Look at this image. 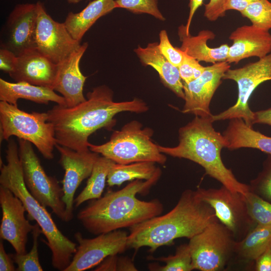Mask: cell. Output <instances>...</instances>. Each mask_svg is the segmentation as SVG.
Wrapping results in <instances>:
<instances>
[{"label":"cell","mask_w":271,"mask_h":271,"mask_svg":"<svg viewBox=\"0 0 271 271\" xmlns=\"http://www.w3.org/2000/svg\"><path fill=\"white\" fill-rule=\"evenodd\" d=\"M216 221L213 209L197 190L187 189L171 211L130 227L127 247L138 250L148 246L153 253L161 246L172 245L176 239H190Z\"/></svg>","instance_id":"3"},{"label":"cell","mask_w":271,"mask_h":271,"mask_svg":"<svg viewBox=\"0 0 271 271\" xmlns=\"http://www.w3.org/2000/svg\"><path fill=\"white\" fill-rule=\"evenodd\" d=\"M158 43L162 54L171 64L178 67L183 60L184 52L172 45L166 30L160 31Z\"/></svg>","instance_id":"36"},{"label":"cell","mask_w":271,"mask_h":271,"mask_svg":"<svg viewBox=\"0 0 271 271\" xmlns=\"http://www.w3.org/2000/svg\"><path fill=\"white\" fill-rule=\"evenodd\" d=\"M36 49L58 64L81 45L71 36L63 23L58 22L46 12L43 4L37 3Z\"/></svg>","instance_id":"13"},{"label":"cell","mask_w":271,"mask_h":271,"mask_svg":"<svg viewBox=\"0 0 271 271\" xmlns=\"http://www.w3.org/2000/svg\"><path fill=\"white\" fill-rule=\"evenodd\" d=\"M58 71V64L35 49L17 56L15 67L9 74L16 82H25L54 90Z\"/></svg>","instance_id":"18"},{"label":"cell","mask_w":271,"mask_h":271,"mask_svg":"<svg viewBox=\"0 0 271 271\" xmlns=\"http://www.w3.org/2000/svg\"><path fill=\"white\" fill-rule=\"evenodd\" d=\"M183 82L188 83L198 78L204 72L205 67L199 61L184 52V58L178 67Z\"/></svg>","instance_id":"35"},{"label":"cell","mask_w":271,"mask_h":271,"mask_svg":"<svg viewBox=\"0 0 271 271\" xmlns=\"http://www.w3.org/2000/svg\"><path fill=\"white\" fill-rule=\"evenodd\" d=\"M203 3V0H189V13L185 27V31L187 34H190V27L194 17V15L198 9L200 7Z\"/></svg>","instance_id":"44"},{"label":"cell","mask_w":271,"mask_h":271,"mask_svg":"<svg viewBox=\"0 0 271 271\" xmlns=\"http://www.w3.org/2000/svg\"><path fill=\"white\" fill-rule=\"evenodd\" d=\"M42 231L40 226L36 223L34 224L32 232L33 235V246L29 252L24 254H11L14 262L17 265L18 271H43V269L40 263L38 252V238Z\"/></svg>","instance_id":"31"},{"label":"cell","mask_w":271,"mask_h":271,"mask_svg":"<svg viewBox=\"0 0 271 271\" xmlns=\"http://www.w3.org/2000/svg\"><path fill=\"white\" fill-rule=\"evenodd\" d=\"M0 270H16L12 256L11 254H8L5 251L3 242L2 240L0 241Z\"/></svg>","instance_id":"40"},{"label":"cell","mask_w":271,"mask_h":271,"mask_svg":"<svg viewBox=\"0 0 271 271\" xmlns=\"http://www.w3.org/2000/svg\"><path fill=\"white\" fill-rule=\"evenodd\" d=\"M128 233L116 230L84 238L80 232L75 238L78 243L77 251L64 271H83L98 265L107 257L123 252L127 247Z\"/></svg>","instance_id":"12"},{"label":"cell","mask_w":271,"mask_h":271,"mask_svg":"<svg viewBox=\"0 0 271 271\" xmlns=\"http://www.w3.org/2000/svg\"><path fill=\"white\" fill-rule=\"evenodd\" d=\"M6 153L7 163L1 165L0 185L9 189L21 200L28 213V218L36 221L47 239L45 243L52 252L53 266L64 271L77 251V244L62 233L46 208L27 189L23 178L18 145L13 139L9 141Z\"/></svg>","instance_id":"5"},{"label":"cell","mask_w":271,"mask_h":271,"mask_svg":"<svg viewBox=\"0 0 271 271\" xmlns=\"http://www.w3.org/2000/svg\"><path fill=\"white\" fill-rule=\"evenodd\" d=\"M258 0H226L225 10H235L240 13L244 10L250 4Z\"/></svg>","instance_id":"41"},{"label":"cell","mask_w":271,"mask_h":271,"mask_svg":"<svg viewBox=\"0 0 271 271\" xmlns=\"http://www.w3.org/2000/svg\"><path fill=\"white\" fill-rule=\"evenodd\" d=\"M255 123L265 124L271 126V107L254 112L253 124Z\"/></svg>","instance_id":"43"},{"label":"cell","mask_w":271,"mask_h":271,"mask_svg":"<svg viewBox=\"0 0 271 271\" xmlns=\"http://www.w3.org/2000/svg\"><path fill=\"white\" fill-rule=\"evenodd\" d=\"M32 144L28 141L18 140L19 156L25 185L42 205L50 207L58 217L66 222L62 188L55 177L47 175Z\"/></svg>","instance_id":"8"},{"label":"cell","mask_w":271,"mask_h":271,"mask_svg":"<svg viewBox=\"0 0 271 271\" xmlns=\"http://www.w3.org/2000/svg\"><path fill=\"white\" fill-rule=\"evenodd\" d=\"M235 241L228 229L218 221L210 224L190 239L188 244L194 269H223L234 253Z\"/></svg>","instance_id":"10"},{"label":"cell","mask_w":271,"mask_h":271,"mask_svg":"<svg viewBox=\"0 0 271 271\" xmlns=\"http://www.w3.org/2000/svg\"><path fill=\"white\" fill-rule=\"evenodd\" d=\"M229 68L230 64L226 61L217 62L205 67L197 79L188 83L183 82L185 104L182 112L203 117L211 116V100Z\"/></svg>","instance_id":"15"},{"label":"cell","mask_w":271,"mask_h":271,"mask_svg":"<svg viewBox=\"0 0 271 271\" xmlns=\"http://www.w3.org/2000/svg\"><path fill=\"white\" fill-rule=\"evenodd\" d=\"M255 270L271 271V245L255 260Z\"/></svg>","instance_id":"39"},{"label":"cell","mask_w":271,"mask_h":271,"mask_svg":"<svg viewBox=\"0 0 271 271\" xmlns=\"http://www.w3.org/2000/svg\"><path fill=\"white\" fill-rule=\"evenodd\" d=\"M211 116L195 118L179 130V144L174 147L158 145L163 154L192 161L205 170L206 174L233 192L245 194L249 185L240 182L223 164L221 152L226 148L223 134L214 128Z\"/></svg>","instance_id":"4"},{"label":"cell","mask_w":271,"mask_h":271,"mask_svg":"<svg viewBox=\"0 0 271 271\" xmlns=\"http://www.w3.org/2000/svg\"><path fill=\"white\" fill-rule=\"evenodd\" d=\"M115 0H93L78 13L69 12L64 23L71 36L80 42L86 32L101 17L115 9Z\"/></svg>","instance_id":"25"},{"label":"cell","mask_w":271,"mask_h":271,"mask_svg":"<svg viewBox=\"0 0 271 271\" xmlns=\"http://www.w3.org/2000/svg\"><path fill=\"white\" fill-rule=\"evenodd\" d=\"M20 99L44 104L52 101L60 105L67 106L65 98L53 89L25 82L12 83L0 78V100L18 105Z\"/></svg>","instance_id":"23"},{"label":"cell","mask_w":271,"mask_h":271,"mask_svg":"<svg viewBox=\"0 0 271 271\" xmlns=\"http://www.w3.org/2000/svg\"><path fill=\"white\" fill-rule=\"evenodd\" d=\"M158 42L149 43L134 50L142 64L153 67L158 73L164 85L177 96L184 99L183 82L177 67L171 64L162 54Z\"/></svg>","instance_id":"21"},{"label":"cell","mask_w":271,"mask_h":271,"mask_svg":"<svg viewBox=\"0 0 271 271\" xmlns=\"http://www.w3.org/2000/svg\"><path fill=\"white\" fill-rule=\"evenodd\" d=\"M0 205L2 211L1 238L8 241L16 253H26L28 235L32 233L34 225L26 219L24 205L11 191L2 185H0Z\"/></svg>","instance_id":"17"},{"label":"cell","mask_w":271,"mask_h":271,"mask_svg":"<svg viewBox=\"0 0 271 271\" xmlns=\"http://www.w3.org/2000/svg\"><path fill=\"white\" fill-rule=\"evenodd\" d=\"M248 215L256 225H271V203L251 191L243 194Z\"/></svg>","instance_id":"30"},{"label":"cell","mask_w":271,"mask_h":271,"mask_svg":"<svg viewBox=\"0 0 271 271\" xmlns=\"http://www.w3.org/2000/svg\"><path fill=\"white\" fill-rule=\"evenodd\" d=\"M150 259L164 262V265L150 263L148 268L155 271H191L194 269L189 244H182L177 247L174 255L157 258L150 257Z\"/></svg>","instance_id":"29"},{"label":"cell","mask_w":271,"mask_h":271,"mask_svg":"<svg viewBox=\"0 0 271 271\" xmlns=\"http://www.w3.org/2000/svg\"><path fill=\"white\" fill-rule=\"evenodd\" d=\"M152 162H136L127 164L114 163L107 177V185L120 186L126 181L135 180H149L153 178L160 168Z\"/></svg>","instance_id":"27"},{"label":"cell","mask_w":271,"mask_h":271,"mask_svg":"<svg viewBox=\"0 0 271 271\" xmlns=\"http://www.w3.org/2000/svg\"><path fill=\"white\" fill-rule=\"evenodd\" d=\"M0 123L3 140L17 137L35 145L45 159L54 158L53 151L57 143L54 126L48 121L46 112L29 113L18 105L1 101Z\"/></svg>","instance_id":"7"},{"label":"cell","mask_w":271,"mask_h":271,"mask_svg":"<svg viewBox=\"0 0 271 271\" xmlns=\"http://www.w3.org/2000/svg\"><path fill=\"white\" fill-rule=\"evenodd\" d=\"M222 134L226 141V148L230 150L249 148L271 155V137L254 130L247 126L242 118L230 119Z\"/></svg>","instance_id":"24"},{"label":"cell","mask_w":271,"mask_h":271,"mask_svg":"<svg viewBox=\"0 0 271 271\" xmlns=\"http://www.w3.org/2000/svg\"><path fill=\"white\" fill-rule=\"evenodd\" d=\"M117 270H138L132 261L125 256L118 257Z\"/></svg>","instance_id":"45"},{"label":"cell","mask_w":271,"mask_h":271,"mask_svg":"<svg viewBox=\"0 0 271 271\" xmlns=\"http://www.w3.org/2000/svg\"><path fill=\"white\" fill-rule=\"evenodd\" d=\"M87 47V42L83 43L58 64L54 90L59 92L65 98L66 106L72 107L86 100L83 92L87 77L81 72L80 62Z\"/></svg>","instance_id":"20"},{"label":"cell","mask_w":271,"mask_h":271,"mask_svg":"<svg viewBox=\"0 0 271 271\" xmlns=\"http://www.w3.org/2000/svg\"><path fill=\"white\" fill-rule=\"evenodd\" d=\"M17 56L12 51L5 48L0 49V69L9 74L15 65Z\"/></svg>","instance_id":"38"},{"label":"cell","mask_w":271,"mask_h":271,"mask_svg":"<svg viewBox=\"0 0 271 271\" xmlns=\"http://www.w3.org/2000/svg\"><path fill=\"white\" fill-rule=\"evenodd\" d=\"M114 163L113 161L105 157L99 156L94 163L86 185L74 199L76 207L86 201L97 199L101 197L108 174Z\"/></svg>","instance_id":"28"},{"label":"cell","mask_w":271,"mask_h":271,"mask_svg":"<svg viewBox=\"0 0 271 271\" xmlns=\"http://www.w3.org/2000/svg\"><path fill=\"white\" fill-rule=\"evenodd\" d=\"M37 17L36 3L17 5L7 20L1 47L12 51L17 56L36 49Z\"/></svg>","instance_id":"16"},{"label":"cell","mask_w":271,"mask_h":271,"mask_svg":"<svg viewBox=\"0 0 271 271\" xmlns=\"http://www.w3.org/2000/svg\"><path fill=\"white\" fill-rule=\"evenodd\" d=\"M229 39L232 42L226 60L229 64L251 57L260 59L271 52V34L253 25L237 28Z\"/></svg>","instance_id":"19"},{"label":"cell","mask_w":271,"mask_h":271,"mask_svg":"<svg viewBox=\"0 0 271 271\" xmlns=\"http://www.w3.org/2000/svg\"><path fill=\"white\" fill-rule=\"evenodd\" d=\"M69 4H76L80 3L83 0H66Z\"/></svg>","instance_id":"46"},{"label":"cell","mask_w":271,"mask_h":271,"mask_svg":"<svg viewBox=\"0 0 271 271\" xmlns=\"http://www.w3.org/2000/svg\"><path fill=\"white\" fill-rule=\"evenodd\" d=\"M223 79L234 81L238 87L236 102L227 110L216 115H212L213 121L242 118L245 124L252 127L254 112L249 106L250 97L258 85L271 80V52L254 62H251L240 68H229L224 74Z\"/></svg>","instance_id":"9"},{"label":"cell","mask_w":271,"mask_h":271,"mask_svg":"<svg viewBox=\"0 0 271 271\" xmlns=\"http://www.w3.org/2000/svg\"><path fill=\"white\" fill-rule=\"evenodd\" d=\"M117 255H110L105 258L94 269L95 270H117Z\"/></svg>","instance_id":"42"},{"label":"cell","mask_w":271,"mask_h":271,"mask_svg":"<svg viewBox=\"0 0 271 271\" xmlns=\"http://www.w3.org/2000/svg\"><path fill=\"white\" fill-rule=\"evenodd\" d=\"M142 127L139 121L132 120L120 130L114 131L106 143L99 145L89 143L88 147L92 152L117 164L152 162L164 165L167 157L152 140L153 130Z\"/></svg>","instance_id":"6"},{"label":"cell","mask_w":271,"mask_h":271,"mask_svg":"<svg viewBox=\"0 0 271 271\" xmlns=\"http://www.w3.org/2000/svg\"><path fill=\"white\" fill-rule=\"evenodd\" d=\"M113 94L107 86H97L87 93L85 101L72 107L57 104L46 112L48 121L54 126L57 144L76 151L87 150L89 137L101 128L111 129L116 114L149 109L141 99L115 102Z\"/></svg>","instance_id":"1"},{"label":"cell","mask_w":271,"mask_h":271,"mask_svg":"<svg viewBox=\"0 0 271 271\" xmlns=\"http://www.w3.org/2000/svg\"><path fill=\"white\" fill-rule=\"evenodd\" d=\"M226 0H209L205 5L204 17L210 21H215L225 15V5Z\"/></svg>","instance_id":"37"},{"label":"cell","mask_w":271,"mask_h":271,"mask_svg":"<svg viewBox=\"0 0 271 271\" xmlns=\"http://www.w3.org/2000/svg\"><path fill=\"white\" fill-rule=\"evenodd\" d=\"M161 175L160 169L149 180H135L119 190L107 192L81 209L78 219L89 232L97 235L130 228L160 215L164 206L159 200H141L136 195L147 193Z\"/></svg>","instance_id":"2"},{"label":"cell","mask_w":271,"mask_h":271,"mask_svg":"<svg viewBox=\"0 0 271 271\" xmlns=\"http://www.w3.org/2000/svg\"><path fill=\"white\" fill-rule=\"evenodd\" d=\"M197 190L235 241L242 239L256 225L247 213L243 194L223 186L219 189L198 188Z\"/></svg>","instance_id":"11"},{"label":"cell","mask_w":271,"mask_h":271,"mask_svg":"<svg viewBox=\"0 0 271 271\" xmlns=\"http://www.w3.org/2000/svg\"><path fill=\"white\" fill-rule=\"evenodd\" d=\"M271 245V225H256L242 239L235 241L234 253L241 259L255 261Z\"/></svg>","instance_id":"26"},{"label":"cell","mask_w":271,"mask_h":271,"mask_svg":"<svg viewBox=\"0 0 271 271\" xmlns=\"http://www.w3.org/2000/svg\"><path fill=\"white\" fill-rule=\"evenodd\" d=\"M178 36L182 42L180 50L198 61L214 64L227 60L229 46L224 44L218 47L211 48L207 43L215 37L214 33L208 30L200 31L196 36L187 34L185 27L178 28Z\"/></svg>","instance_id":"22"},{"label":"cell","mask_w":271,"mask_h":271,"mask_svg":"<svg viewBox=\"0 0 271 271\" xmlns=\"http://www.w3.org/2000/svg\"><path fill=\"white\" fill-rule=\"evenodd\" d=\"M240 14L249 20L252 25L266 31L271 29V3L269 1H255Z\"/></svg>","instance_id":"32"},{"label":"cell","mask_w":271,"mask_h":271,"mask_svg":"<svg viewBox=\"0 0 271 271\" xmlns=\"http://www.w3.org/2000/svg\"><path fill=\"white\" fill-rule=\"evenodd\" d=\"M60 163L65 171L62 181V200L66 206V222L73 217L74 195L81 182L90 176L99 154L87 150L79 152L56 144Z\"/></svg>","instance_id":"14"},{"label":"cell","mask_w":271,"mask_h":271,"mask_svg":"<svg viewBox=\"0 0 271 271\" xmlns=\"http://www.w3.org/2000/svg\"><path fill=\"white\" fill-rule=\"evenodd\" d=\"M116 8H123L136 14H147L164 21L165 18L158 7V0H115Z\"/></svg>","instance_id":"33"},{"label":"cell","mask_w":271,"mask_h":271,"mask_svg":"<svg viewBox=\"0 0 271 271\" xmlns=\"http://www.w3.org/2000/svg\"><path fill=\"white\" fill-rule=\"evenodd\" d=\"M249 187L250 191L271 203V155L265 160L262 171L251 181Z\"/></svg>","instance_id":"34"}]
</instances>
